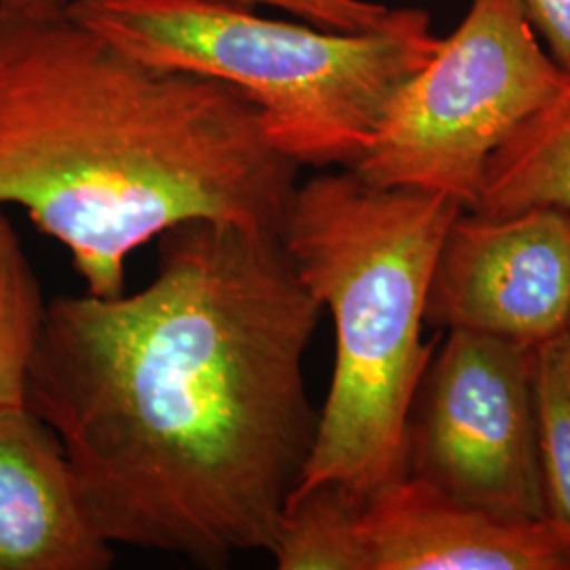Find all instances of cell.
Returning <instances> with one entry per match:
<instances>
[{
    "instance_id": "obj_1",
    "label": "cell",
    "mask_w": 570,
    "mask_h": 570,
    "mask_svg": "<svg viewBox=\"0 0 570 570\" xmlns=\"http://www.w3.org/2000/svg\"><path fill=\"white\" fill-rule=\"evenodd\" d=\"M157 242L142 289L47 303L23 406L112 548L220 569L271 551L303 478L322 305L279 233L188 220Z\"/></svg>"
},
{
    "instance_id": "obj_2",
    "label": "cell",
    "mask_w": 570,
    "mask_h": 570,
    "mask_svg": "<svg viewBox=\"0 0 570 570\" xmlns=\"http://www.w3.org/2000/svg\"><path fill=\"white\" fill-rule=\"evenodd\" d=\"M301 165L226 82L125 53L68 13L0 11V207L60 242L94 296L188 220L282 233Z\"/></svg>"
},
{
    "instance_id": "obj_3",
    "label": "cell",
    "mask_w": 570,
    "mask_h": 570,
    "mask_svg": "<svg viewBox=\"0 0 570 570\" xmlns=\"http://www.w3.org/2000/svg\"><path fill=\"white\" fill-rule=\"evenodd\" d=\"M463 205L355 171L298 184L282 242L336 326V364L294 494L338 487L357 501L407 473V429L433 345L429 287ZM292 499V497H289Z\"/></svg>"
},
{
    "instance_id": "obj_4",
    "label": "cell",
    "mask_w": 570,
    "mask_h": 570,
    "mask_svg": "<svg viewBox=\"0 0 570 570\" xmlns=\"http://www.w3.org/2000/svg\"><path fill=\"white\" fill-rule=\"evenodd\" d=\"M66 13L138 60L226 82L294 164L351 167L440 39L419 9L366 32L268 20L223 0H70Z\"/></svg>"
},
{
    "instance_id": "obj_5",
    "label": "cell",
    "mask_w": 570,
    "mask_h": 570,
    "mask_svg": "<svg viewBox=\"0 0 570 570\" xmlns=\"http://www.w3.org/2000/svg\"><path fill=\"white\" fill-rule=\"evenodd\" d=\"M567 81L520 0H471L346 169L372 186L419 188L473 209L492 155Z\"/></svg>"
},
{
    "instance_id": "obj_6",
    "label": "cell",
    "mask_w": 570,
    "mask_h": 570,
    "mask_svg": "<svg viewBox=\"0 0 570 570\" xmlns=\"http://www.w3.org/2000/svg\"><path fill=\"white\" fill-rule=\"evenodd\" d=\"M407 473L494 513L550 520L530 346L450 330L410 416Z\"/></svg>"
},
{
    "instance_id": "obj_7",
    "label": "cell",
    "mask_w": 570,
    "mask_h": 570,
    "mask_svg": "<svg viewBox=\"0 0 570 570\" xmlns=\"http://www.w3.org/2000/svg\"><path fill=\"white\" fill-rule=\"evenodd\" d=\"M429 326L537 346L569 327L570 214L532 207L452 223L429 287Z\"/></svg>"
},
{
    "instance_id": "obj_8",
    "label": "cell",
    "mask_w": 570,
    "mask_h": 570,
    "mask_svg": "<svg viewBox=\"0 0 570 570\" xmlns=\"http://www.w3.org/2000/svg\"><path fill=\"white\" fill-rule=\"evenodd\" d=\"M366 570H570V539L551 520L471 505L406 473L360 508Z\"/></svg>"
},
{
    "instance_id": "obj_9",
    "label": "cell",
    "mask_w": 570,
    "mask_h": 570,
    "mask_svg": "<svg viewBox=\"0 0 570 570\" xmlns=\"http://www.w3.org/2000/svg\"><path fill=\"white\" fill-rule=\"evenodd\" d=\"M112 562L53 429L26 406H0V570H106Z\"/></svg>"
},
{
    "instance_id": "obj_10",
    "label": "cell",
    "mask_w": 570,
    "mask_h": 570,
    "mask_svg": "<svg viewBox=\"0 0 570 570\" xmlns=\"http://www.w3.org/2000/svg\"><path fill=\"white\" fill-rule=\"evenodd\" d=\"M532 207L570 214V77L492 155L473 214L503 218Z\"/></svg>"
},
{
    "instance_id": "obj_11",
    "label": "cell",
    "mask_w": 570,
    "mask_h": 570,
    "mask_svg": "<svg viewBox=\"0 0 570 570\" xmlns=\"http://www.w3.org/2000/svg\"><path fill=\"white\" fill-rule=\"evenodd\" d=\"M362 501L338 487L292 494L271 556L279 570H366Z\"/></svg>"
},
{
    "instance_id": "obj_12",
    "label": "cell",
    "mask_w": 570,
    "mask_h": 570,
    "mask_svg": "<svg viewBox=\"0 0 570 570\" xmlns=\"http://www.w3.org/2000/svg\"><path fill=\"white\" fill-rule=\"evenodd\" d=\"M47 303L20 235L0 207V406H23Z\"/></svg>"
},
{
    "instance_id": "obj_13",
    "label": "cell",
    "mask_w": 570,
    "mask_h": 570,
    "mask_svg": "<svg viewBox=\"0 0 570 570\" xmlns=\"http://www.w3.org/2000/svg\"><path fill=\"white\" fill-rule=\"evenodd\" d=\"M532 393L548 518L570 539V332L532 346Z\"/></svg>"
},
{
    "instance_id": "obj_14",
    "label": "cell",
    "mask_w": 570,
    "mask_h": 570,
    "mask_svg": "<svg viewBox=\"0 0 570 570\" xmlns=\"http://www.w3.org/2000/svg\"><path fill=\"white\" fill-rule=\"evenodd\" d=\"M242 7L266 4L296 16L311 26L341 30V32H366L383 26L391 11L385 4L370 0H223Z\"/></svg>"
},
{
    "instance_id": "obj_15",
    "label": "cell",
    "mask_w": 570,
    "mask_h": 570,
    "mask_svg": "<svg viewBox=\"0 0 570 570\" xmlns=\"http://www.w3.org/2000/svg\"><path fill=\"white\" fill-rule=\"evenodd\" d=\"M534 32L543 37L553 61L570 77V0H520Z\"/></svg>"
},
{
    "instance_id": "obj_16",
    "label": "cell",
    "mask_w": 570,
    "mask_h": 570,
    "mask_svg": "<svg viewBox=\"0 0 570 570\" xmlns=\"http://www.w3.org/2000/svg\"><path fill=\"white\" fill-rule=\"evenodd\" d=\"M68 4H70V0H0V11L51 18V16L66 13Z\"/></svg>"
},
{
    "instance_id": "obj_17",
    "label": "cell",
    "mask_w": 570,
    "mask_h": 570,
    "mask_svg": "<svg viewBox=\"0 0 570 570\" xmlns=\"http://www.w3.org/2000/svg\"><path fill=\"white\" fill-rule=\"evenodd\" d=\"M569 332H570V322H569Z\"/></svg>"
}]
</instances>
